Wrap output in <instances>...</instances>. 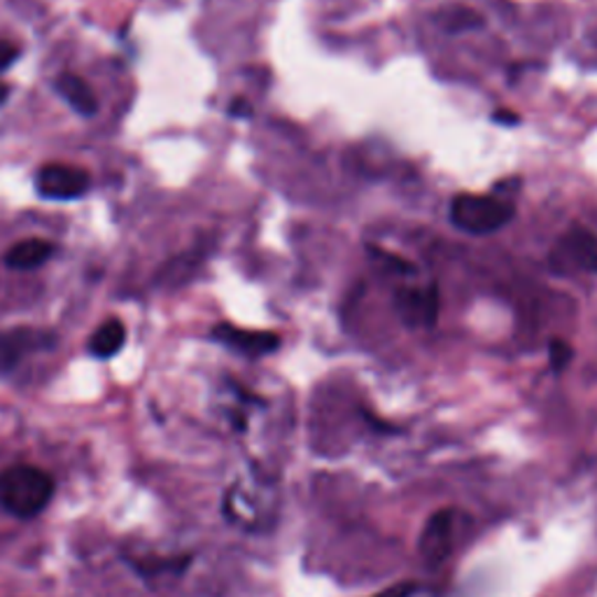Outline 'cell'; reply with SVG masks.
I'll use <instances>...</instances> for the list:
<instances>
[{
  "label": "cell",
  "mask_w": 597,
  "mask_h": 597,
  "mask_svg": "<svg viewBox=\"0 0 597 597\" xmlns=\"http://www.w3.org/2000/svg\"><path fill=\"white\" fill-rule=\"evenodd\" d=\"M54 495V481L47 471L22 465L0 473V507L17 519H33Z\"/></svg>",
  "instance_id": "cell-1"
},
{
  "label": "cell",
  "mask_w": 597,
  "mask_h": 597,
  "mask_svg": "<svg viewBox=\"0 0 597 597\" xmlns=\"http://www.w3.org/2000/svg\"><path fill=\"white\" fill-rule=\"evenodd\" d=\"M418 590V586L414 582H404V584H395L385 588L383 593L374 595V597H414V593Z\"/></svg>",
  "instance_id": "cell-16"
},
{
  "label": "cell",
  "mask_w": 597,
  "mask_h": 597,
  "mask_svg": "<svg viewBox=\"0 0 597 597\" xmlns=\"http://www.w3.org/2000/svg\"><path fill=\"white\" fill-rule=\"evenodd\" d=\"M54 337L47 332H38L31 327H14L8 332H0V372H8L14 364L40 348H50Z\"/></svg>",
  "instance_id": "cell-7"
},
{
  "label": "cell",
  "mask_w": 597,
  "mask_h": 597,
  "mask_svg": "<svg viewBox=\"0 0 597 597\" xmlns=\"http://www.w3.org/2000/svg\"><path fill=\"white\" fill-rule=\"evenodd\" d=\"M444 24L448 26V31H467V29H477L483 24V19L469 10V8H452L446 17Z\"/></svg>",
  "instance_id": "cell-12"
},
{
  "label": "cell",
  "mask_w": 597,
  "mask_h": 597,
  "mask_svg": "<svg viewBox=\"0 0 597 597\" xmlns=\"http://www.w3.org/2000/svg\"><path fill=\"white\" fill-rule=\"evenodd\" d=\"M89 188V173L68 163H47L35 175V190L47 201H73L85 196Z\"/></svg>",
  "instance_id": "cell-3"
},
{
  "label": "cell",
  "mask_w": 597,
  "mask_h": 597,
  "mask_svg": "<svg viewBox=\"0 0 597 597\" xmlns=\"http://www.w3.org/2000/svg\"><path fill=\"white\" fill-rule=\"evenodd\" d=\"M369 250H372V255H374L376 259L385 262L387 266H393V269H395L397 274H414V271H416V269H414V264H408L406 259H402V257H397V255H393V253L381 250V248H374V245H369Z\"/></svg>",
  "instance_id": "cell-14"
},
{
  "label": "cell",
  "mask_w": 597,
  "mask_h": 597,
  "mask_svg": "<svg viewBox=\"0 0 597 597\" xmlns=\"http://www.w3.org/2000/svg\"><path fill=\"white\" fill-rule=\"evenodd\" d=\"M213 339L248 358H262V355L276 353L280 345V337L274 332H253V329H241L226 322L213 329Z\"/></svg>",
  "instance_id": "cell-6"
},
{
  "label": "cell",
  "mask_w": 597,
  "mask_h": 597,
  "mask_svg": "<svg viewBox=\"0 0 597 597\" xmlns=\"http://www.w3.org/2000/svg\"><path fill=\"white\" fill-rule=\"evenodd\" d=\"M54 255V245L43 238H26L10 248L6 264L17 271H29L43 266Z\"/></svg>",
  "instance_id": "cell-10"
},
{
  "label": "cell",
  "mask_w": 597,
  "mask_h": 597,
  "mask_svg": "<svg viewBox=\"0 0 597 597\" xmlns=\"http://www.w3.org/2000/svg\"><path fill=\"white\" fill-rule=\"evenodd\" d=\"M19 56V47L14 43H8V40H0V73L8 71Z\"/></svg>",
  "instance_id": "cell-15"
},
{
  "label": "cell",
  "mask_w": 597,
  "mask_h": 597,
  "mask_svg": "<svg viewBox=\"0 0 597 597\" xmlns=\"http://www.w3.org/2000/svg\"><path fill=\"white\" fill-rule=\"evenodd\" d=\"M232 117H253V106L245 98H234L230 106Z\"/></svg>",
  "instance_id": "cell-18"
},
{
  "label": "cell",
  "mask_w": 597,
  "mask_h": 597,
  "mask_svg": "<svg viewBox=\"0 0 597 597\" xmlns=\"http://www.w3.org/2000/svg\"><path fill=\"white\" fill-rule=\"evenodd\" d=\"M572 358H574V350H572V345L567 341L553 339L548 343V360H551V369L555 374H563L565 369L569 366Z\"/></svg>",
  "instance_id": "cell-13"
},
{
  "label": "cell",
  "mask_w": 597,
  "mask_h": 597,
  "mask_svg": "<svg viewBox=\"0 0 597 597\" xmlns=\"http://www.w3.org/2000/svg\"><path fill=\"white\" fill-rule=\"evenodd\" d=\"M54 87L61 94V98H64L68 106L75 113H79L82 117H94L98 113V98H96L94 89L79 75H75V73L58 75Z\"/></svg>",
  "instance_id": "cell-8"
},
{
  "label": "cell",
  "mask_w": 597,
  "mask_h": 597,
  "mask_svg": "<svg viewBox=\"0 0 597 597\" xmlns=\"http://www.w3.org/2000/svg\"><path fill=\"white\" fill-rule=\"evenodd\" d=\"M456 544V511L441 509L427 519L420 537L418 553L427 567H439Z\"/></svg>",
  "instance_id": "cell-4"
},
{
  "label": "cell",
  "mask_w": 597,
  "mask_h": 597,
  "mask_svg": "<svg viewBox=\"0 0 597 597\" xmlns=\"http://www.w3.org/2000/svg\"><path fill=\"white\" fill-rule=\"evenodd\" d=\"M492 121H495V125H502V127H519L521 117L513 110H495L492 113Z\"/></svg>",
  "instance_id": "cell-17"
},
{
  "label": "cell",
  "mask_w": 597,
  "mask_h": 597,
  "mask_svg": "<svg viewBox=\"0 0 597 597\" xmlns=\"http://www.w3.org/2000/svg\"><path fill=\"white\" fill-rule=\"evenodd\" d=\"M125 341H127V329H125V324H121L119 320H108V322H103L96 329V334L92 337V341H89V353L94 358L108 360V358L117 355L121 348H125Z\"/></svg>",
  "instance_id": "cell-11"
},
{
  "label": "cell",
  "mask_w": 597,
  "mask_h": 597,
  "mask_svg": "<svg viewBox=\"0 0 597 597\" xmlns=\"http://www.w3.org/2000/svg\"><path fill=\"white\" fill-rule=\"evenodd\" d=\"M558 255H563L576 266H582L584 271L597 274V236L588 230H582V226H576V230L565 236Z\"/></svg>",
  "instance_id": "cell-9"
},
{
  "label": "cell",
  "mask_w": 597,
  "mask_h": 597,
  "mask_svg": "<svg viewBox=\"0 0 597 597\" xmlns=\"http://www.w3.org/2000/svg\"><path fill=\"white\" fill-rule=\"evenodd\" d=\"M516 209L513 203L500 196H486V194H460L450 203V222L458 226L460 232L486 236L492 232H500L507 226Z\"/></svg>",
  "instance_id": "cell-2"
},
{
  "label": "cell",
  "mask_w": 597,
  "mask_h": 597,
  "mask_svg": "<svg viewBox=\"0 0 597 597\" xmlns=\"http://www.w3.org/2000/svg\"><path fill=\"white\" fill-rule=\"evenodd\" d=\"M395 308L408 327H431L439 318V287L431 282L423 290H402L395 297Z\"/></svg>",
  "instance_id": "cell-5"
}]
</instances>
